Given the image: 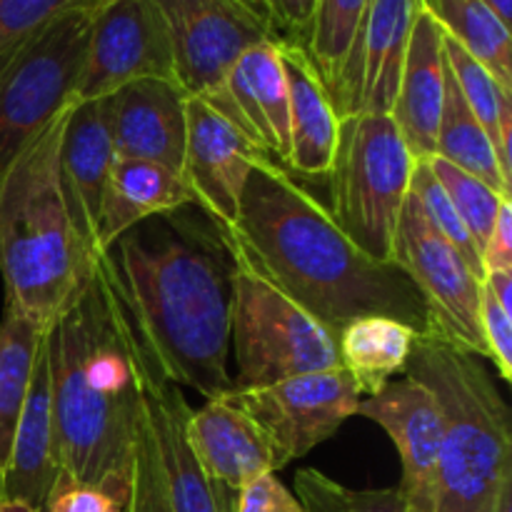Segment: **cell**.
<instances>
[{
  "mask_svg": "<svg viewBox=\"0 0 512 512\" xmlns=\"http://www.w3.org/2000/svg\"><path fill=\"white\" fill-rule=\"evenodd\" d=\"M98 258L160 373L205 400L228 395L238 275L228 230L185 205L125 230Z\"/></svg>",
  "mask_w": 512,
  "mask_h": 512,
  "instance_id": "6da1fadb",
  "label": "cell"
},
{
  "mask_svg": "<svg viewBox=\"0 0 512 512\" xmlns=\"http://www.w3.org/2000/svg\"><path fill=\"white\" fill-rule=\"evenodd\" d=\"M228 238L243 263L335 335L370 315L398 320L420 338L433 335L428 305L410 275L355 248L328 208L268 155L250 160Z\"/></svg>",
  "mask_w": 512,
  "mask_h": 512,
  "instance_id": "7a4b0ae2",
  "label": "cell"
},
{
  "mask_svg": "<svg viewBox=\"0 0 512 512\" xmlns=\"http://www.w3.org/2000/svg\"><path fill=\"white\" fill-rule=\"evenodd\" d=\"M60 475L113 495L125 510L143 418L138 335L100 258L45 328Z\"/></svg>",
  "mask_w": 512,
  "mask_h": 512,
  "instance_id": "3957f363",
  "label": "cell"
},
{
  "mask_svg": "<svg viewBox=\"0 0 512 512\" xmlns=\"http://www.w3.org/2000/svg\"><path fill=\"white\" fill-rule=\"evenodd\" d=\"M68 108L0 175V275L5 308L48 328L95 268L60 190V140Z\"/></svg>",
  "mask_w": 512,
  "mask_h": 512,
  "instance_id": "277c9868",
  "label": "cell"
},
{
  "mask_svg": "<svg viewBox=\"0 0 512 512\" xmlns=\"http://www.w3.org/2000/svg\"><path fill=\"white\" fill-rule=\"evenodd\" d=\"M403 375L423 383L440 408L433 512H495L512 478V415L490 370L475 355L428 335L415 340Z\"/></svg>",
  "mask_w": 512,
  "mask_h": 512,
  "instance_id": "5b68a950",
  "label": "cell"
},
{
  "mask_svg": "<svg viewBox=\"0 0 512 512\" xmlns=\"http://www.w3.org/2000/svg\"><path fill=\"white\" fill-rule=\"evenodd\" d=\"M418 158L390 115L340 120L330 180V218L355 248L378 263H393L400 213L410 195Z\"/></svg>",
  "mask_w": 512,
  "mask_h": 512,
  "instance_id": "8992f818",
  "label": "cell"
},
{
  "mask_svg": "<svg viewBox=\"0 0 512 512\" xmlns=\"http://www.w3.org/2000/svg\"><path fill=\"white\" fill-rule=\"evenodd\" d=\"M93 13H60L0 53V175L73 105Z\"/></svg>",
  "mask_w": 512,
  "mask_h": 512,
  "instance_id": "52a82bcc",
  "label": "cell"
},
{
  "mask_svg": "<svg viewBox=\"0 0 512 512\" xmlns=\"http://www.w3.org/2000/svg\"><path fill=\"white\" fill-rule=\"evenodd\" d=\"M238 255V253H235ZM233 388H260L340 368L338 335L238 258L230 313Z\"/></svg>",
  "mask_w": 512,
  "mask_h": 512,
  "instance_id": "ba28073f",
  "label": "cell"
},
{
  "mask_svg": "<svg viewBox=\"0 0 512 512\" xmlns=\"http://www.w3.org/2000/svg\"><path fill=\"white\" fill-rule=\"evenodd\" d=\"M173 48L175 83L235 125L228 78L253 45L278 40L240 0H155ZM238 128V125H235Z\"/></svg>",
  "mask_w": 512,
  "mask_h": 512,
  "instance_id": "9c48e42d",
  "label": "cell"
},
{
  "mask_svg": "<svg viewBox=\"0 0 512 512\" xmlns=\"http://www.w3.org/2000/svg\"><path fill=\"white\" fill-rule=\"evenodd\" d=\"M393 263L400 265L418 285L435 338L463 353L488 360L480 328L483 280L473 273L463 255L428 223L413 193L400 213L393 243Z\"/></svg>",
  "mask_w": 512,
  "mask_h": 512,
  "instance_id": "30bf717a",
  "label": "cell"
},
{
  "mask_svg": "<svg viewBox=\"0 0 512 512\" xmlns=\"http://www.w3.org/2000/svg\"><path fill=\"white\" fill-rule=\"evenodd\" d=\"M228 398L258 425L283 470L333 438L358 413L363 395L350 373L330 368L260 388H233Z\"/></svg>",
  "mask_w": 512,
  "mask_h": 512,
  "instance_id": "8fae6325",
  "label": "cell"
},
{
  "mask_svg": "<svg viewBox=\"0 0 512 512\" xmlns=\"http://www.w3.org/2000/svg\"><path fill=\"white\" fill-rule=\"evenodd\" d=\"M175 80L173 48L155 0H115L95 10L73 103L113 95L135 80Z\"/></svg>",
  "mask_w": 512,
  "mask_h": 512,
  "instance_id": "7c38bea8",
  "label": "cell"
},
{
  "mask_svg": "<svg viewBox=\"0 0 512 512\" xmlns=\"http://www.w3.org/2000/svg\"><path fill=\"white\" fill-rule=\"evenodd\" d=\"M420 10V0H370L338 83L330 90L340 120L390 115Z\"/></svg>",
  "mask_w": 512,
  "mask_h": 512,
  "instance_id": "4fadbf2b",
  "label": "cell"
},
{
  "mask_svg": "<svg viewBox=\"0 0 512 512\" xmlns=\"http://www.w3.org/2000/svg\"><path fill=\"white\" fill-rule=\"evenodd\" d=\"M138 335V330H135ZM140 398L143 418L150 430L160 473L173 512H228L233 493L215 488L195 458L188 440V418L193 408L183 398L180 385L170 383L138 338Z\"/></svg>",
  "mask_w": 512,
  "mask_h": 512,
  "instance_id": "5bb4252c",
  "label": "cell"
},
{
  "mask_svg": "<svg viewBox=\"0 0 512 512\" xmlns=\"http://www.w3.org/2000/svg\"><path fill=\"white\" fill-rule=\"evenodd\" d=\"M390 435L400 453V493L410 512H433L443 423L433 393L413 378L390 380L380 393L360 398L358 413Z\"/></svg>",
  "mask_w": 512,
  "mask_h": 512,
  "instance_id": "9a60e30c",
  "label": "cell"
},
{
  "mask_svg": "<svg viewBox=\"0 0 512 512\" xmlns=\"http://www.w3.org/2000/svg\"><path fill=\"white\" fill-rule=\"evenodd\" d=\"M185 155L183 180L195 205L228 230L238 218L240 195L248 178L250 160L260 150L200 98L185 103Z\"/></svg>",
  "mask_w": 512,
  "mask_h": 512,
  "instance_id": "2e32d148",
  "label": "cell"
},
{
  "mask_svg": "<svg viewBox=\"0 0 512 512\" xmlns=\"http://www.w3.org/2000/svg\"><path fill=\"white\" fill-rule=\"evenodd\" d=\"M115 163L108 98L73 103L60 140V190L85 253L98 260V223L105 185Z\"/></svg>",
  "mask_w": 512,
  "mask_h": 512,
  "instance_id": "e0dca14e",
  "label": "cell"
},
{
  "mask_svg": "<svg viewBox=\"0 0 512 512\" xmlns=\"http://www.w3.org/2000/svg\"><path fill=\"white\" fill-rule=\"evenodd\" d=\"M185 103L188 95L175 80L158 78L135 80L108 95L115 158L148 160L183 178Z\"/></svg>",
  "mask_w": 512,
  "mask_h": 512,
  "instance_id": "ac0fdd59",
  "label": "cell"
},
{
  "mask_svg": "<svg viewBox=\"0 0 512 512\" xmlns=\"http://www.w3.org/2000/svg\"><path fill=\"white\" fill-rule=\"evenodd\" d=\"M60 478L55 453L53 398H50V365L45 333L35 355L28 393L15 425L8 468L0 478V500L10 508L43 512L50 490Z\"/></svg>",
  "mask_w": 512,
  "mask_h": 512,
  "instance_id": "d6986e66",
  "label": "cell"
},
{
  "mask_svg": "<svg viewBox=\"0 0 512 512\" xmlns=\"http://www.w3.org/2000/svg\"><path fill=\"white\" fill-rule=\"evenodd\" d=\"M188 440L215 488L235 493L265 473H278L270 443L228 395L205 400L188 418Z\"/></svg>",
  "mask_w": 512,
  "mask_h": 512,
  "instance_id": "ffe728a7",
  "label": "cell"
},
{
  "mask_svg": "<svg viewBox=\"0 0 512 512\" xmlns=\"http://www.w3.org/2000/svg\"><path fill=\"white\" fill-rule=\"evenodd\" d=\"M228 93L240 133L268 158L288 163L290 108L288 80L278 40L253 45L228 78Z\"/></svg>",
  "mask_w": 512,
  "mask_h": 512,
  "instance_id": "44dd1931",
  "label": "cell"
},
{
  "mask_svg": "<svg viewBox=\"0 0 512 512\" xmlns=\"http://www.w3.org/2000/svg\"><path fill=\"white\" fill-rule=\"evenodd\" d=\"M278 48L290 108V153L285 165L308 178H325L338 150L340 115L303 45L278 40Z\"/></svg>",
  "mask_w": 512,
  "mask_h": 512,
  "instance_id": "7402d4cb",
  "label": "cell"
},
{
  "mask_svg": "<svg viewBox=\"0 0 512 512\" xmlns=\"http://www.w3.org/2000/svg\"><path fill=\"white\" fill-rule=\"evenodd\" d=\"M445 93L443 30L425 10L415 18L405 53L403 75L390 118L398 125L410 153L418 160L433 158L440 110Z\"/></svg>",
  "mask_w": 512,
  "mask_h": 512,
  "instance_id": "603a6c76",
  "label": "cell"
},
{
  "mask_svg": "<svg viewBox=\"0 0 512 512\" xmlns=\"http://www.w3.org/2000/svg\"><path fill=\"white\" fill-rule=\"evenodd\" d=\"M195 205L188 185L173 170L135 158H115L105 185L98 223V248L108 250L125 230L153 215Z\"/></svg>",
  "mask_w": 512,
  "mask_h": 512,
  "instance_id": "cb8c5ba5",
  "label": "cell"
},
{
  "mask_svg": "<svg viewBox=\"0 0 512 512\" xmlns=\"http://www.w3.org/2000/svg\"><path fill=\"white\" fill-rule=\"evenodd\" d=\"M420 335L398 320L358 318L338 335L340 368L350 373L360 395L380 393L408 365L413 345Z\"/></svg>",
  "mask_w": 512,
  "mask_h": 512,
  "instance_id": "d4e9b609",
  "label": "cell"
},
{
  "mask_svg": "<svg viewBox=\"0 0 512 512\" xmlns=\"http://www.w3.org/2000/svg\"><path fill=\"white\" fill-rule=\"evenodd\" d=\"M420 5L445 38L485 65L500 88L512 95L510 25L485 0H420Z\"/></svg>",
  "mask_w": 512,
  "mask_h": 512,
  "instance_id": "484cf974",
  "label": "cell"
},
{
  "mask_svg": "<svg viewBox=\"0 0 512 512\" xmlns=\"http://www.w3.org/2000/svg\"><path fill=\"white\" fill-rule=\"evenodd\" d=\"M435 155L483 180L503 198H510V180L500 170L490 135L465 103L448 63H445V93L438 135H435Z\"/></svg>",
  "mask_w": 512,
  "mask_h": 512,
  "instance_id": "4316f807",
  "label": "cell"
},
{
  "mask_svg": "<svg viewBox=\"0 0 512 512\" xmlns=\"http://www.w3.org/2000/svg\"><path fill=\"white\" fill-rule=\"evenodd\" d=\"M43 333V325L28 315L5 308L0 320V478L8 468L15 425L23 410Z\"/></svg>",
  "mask_w": 512,
  "mask_h": 512,
  "instance_id": "83f0119b",
  "label": "cell"
},
{
  "mask_svg": "<svg viewBox=\"0 0 512 512\" xmlns=\"http://www.w3.org/2000/svg\"><path fill=\"white\" fill-rule=\"evenodd\" d=\"M368 5L370 0H318L315 3L303 48L323 78L328 93L338 83L355 35L368 13Z\"/></svg>",
  "mask_w": 512,
  "mask_h": 512,
  "instance_id": "f1b7e54d",
  "label": "cell"
},
{
  "mask_svg": "<svg viewBox=\"0 0 512 512\" xmlns=\"http://www.w3.org/2000/svg\"><path fill=\"white\" fill-rule=\"evenodd\" d=\"M295 498L305 512H410L400 488L353 490L315 468L295 473Z\"/></svg>",
  "mask_w": 512,
  "mask_h": 512,
  "instance_id": "f546056e",
  "label": "cell"
},
{
  "mask_svg": "<svg viewBox=\"0 0 512 512\" xmlns=\"http://www.w3.org/2000/svg\"><path fill=\"white\" fill-rule=\"evenodd\" d=\"M425 163L430 165V170H433V175L438 178V183L443 185V190L448 193L450 203H453V208L458 210L460 220L465 223L470 238H473V243L478 245L480 258H483V248L485 243H488L490 233H493V225H495V218H498L500 205H503V200H510V198H503V195L495 193L490 185H485L483 180L465 173V170L455 168V165H450L448 160L438 158V155L425 158Z\"/></svg>",
  "mask_w": 512,
  "mask_h": 512,
  "instance_id": "4dcf8cb0",
  "label": "cell"
},
{
  "mask_svg": "<svg viewBox=\"0 0 512 512\" xmlns=\"http://www.w3.org/2000/svg\"><path fill=\"white\" fill-rule=\"evenodd\" d=\"M443 55L448 63L450 73H453L455 83H458L460 93H463L465 103L473 110L478 123L483 125L485 133L490 135V143L495 148V138H498V123L500 115L512 108V95L508 90L500 88L498 80L493 78L485 65H480L473 55L465 53L460 45L443 35Z\"/></svg>",
  "mask_w": 512,
  "mask_h": 512,
  "instance_id": "1f68e13d",
  "label": "cell"
},
{
  "mask_svg": "<svg viewBox=\"0 0 512 512\" xmlns=\"http://www.w3.org/2000/svg\"><path fill=\"white\" fill-rule=\"evenodd\" d=\"M410 193L418 198L428 223L433 225V228L438 230L460 255H463L465 263H468L470 268H473V273L483 280L485 270L478 245L473 243L468 228H465V223L460 220L458 210L453 208L448 193H445L443 185L438 183V178H435L433 170H430V165L425 163V160H418V163H415L413 178H410Z\"/></svg>",
  "mask_w": 512,
  "mask_h": 512,
  "instance_id": "d6a6232c",
  "label": "cell"
},
{
  "mask_svg": "<svg viewBox=\"0 0 512 512\" xmlns=\"http://www.w3.org/2000/svg\"><path fill=\"white\" fill-rule=\"evenodd\" d=\"M123 512H173L145 418H140L138 438H135L130 488Z\"/></svg>",
  "mask_w": 512,
  "mask_h": 512,
  "instance_id": "836d02e7",
  "label": "cell"
},
{
  "mask_svg": "<svg viewBox=\"0 0 512 512\" xmlns=\"http://www.w3.org/2000/svg\"><path fill=\"white\" fill-rule=\"evenodd\" d=\"M80 5L85 8V0H0V53Z\"/></svg>",
  "mask_w": 512,
  "mask_h": 512,
  "instance_id": "e575fe53",
  "label": "cell"
},
{
  "mask_svg": "<svg viewBox=\"0 0 512 512\" xmlns=\"http://www.w3.org/2000/svg\"><path fill=\"white\" fill-rule=\"evenodd\" d=\"M480 328H483L488 360H493L495 370L505 383L512 380V315L495 300L483 285L480 295Z\"/></svg>",
  "mask_w": 512,
  "mask_h": 512,
  "instance_id": "d590c367",
  "label": "cell"
},
{
  "mask_svg": "<svg viewBox=\"0 0 512 512\" xmlns=\"http://www.w3.org/2000/svg\"><path fill=\"white\" fill-rule=\"evenodd\" d=\"M228 512H305L300 500L275 478V473H265L253 483L235 490Z\"/></svg>",
  "mask_w": 512,
  "mask_h": 512,
  "instance_id": "8d00e7d4",
  "label": "cell"
},
{
  "mask_svg": "<svg viewBox=\"0 0 512 512\" xmlns=\"http://www.w3.org/2000/svg\"><path fill=\"white\" fill-rule=\"evenodd\" d=\"M43 512H123V505L105 490L60 475L45 500Z\"/></svg>",
  "mask_w": 512,
  "mask_h": 512,
  "instance_id": "74e56055",
  "label": "cell"
},
{
  "mask_svg": "<svg viewBox=\"0 0 512 512\" xmlns=\"http://www.w3.org/2000/svg\"><path fill=\"white\" fill-rule=\"evenodd\" d=\"M265 3L273 18L275 38L305 45L318 0H265Z\"/></svg>",
  "mask_w": 512,
  "mask_h": 512,
  "instance_id": "f35d334b",
  "label": "cell"
},
{
  "mask_svg": "<svg viewBox=\"0 0 512 512\" xmlns=\"http://www.w3.org/2000/svg\"><path fill=\"white\" fill-rule=\"evenodd\" d=\"M483 270H508L512 273V203L503 200L495 218L493 233L483 248Z\"/></svg>",
  "mask_w": 512,
  "mask_h": 512,
  "instance_id": "ab89813d",
  "label": "cell"
},
{
  "mask_svg": "<svg viewBox=\"0 0 512 512\" xmlns=\"http://www.w3.org/2000/svg\"><path fill=\"white\" fill-rule=\"evenodd\" d=\"M483 285L512 315V273H508V270H488L483 278Z\"/></svg>",
  "mask_w": 512,
  "mask_h": 512,
  "instance_id": "60d3db41",
  "label": "cell"
},
{
  "mask_svg": "<svg viewBox=\"0 0 512 512\" xmlns=\"http://www.w3.org/2000/svg\"><path fill=\"white\" fill-rule=\"evenodd\" d=\"M240 3H243L250 13L258 15V18L263 20L270 30H273V18H270V10H268V3H265V0H240ZM273 35H275V30H273Z\"/></svg>",
  "mask_w": 512,
  "mask_h": 512,
  "instance_id": "b9f144b4",
  "label": "cell"
},
{
  "mask_svg": "<svg viewBox=\"0 0 512 512\" xmlns=\"http://www.w3.org/2000/svg\"><path fill=\"white\" fill-rule=\"evenodd\" d=\"M495 512H512V478L503 485V490H500Z\"/></svg>",
  "mask_w": 512,
  "mask_h": 512,
  "instance_id": "7bdbcfd3",
  "label": "cell"
},
{
  "mask_svg": "<svg viewBox=\"0 0 512 512\" xmlns=\"http://www.w3.org/2000/svg\"><path fill=\"white\" fill-rule=\"evenodd\" d=\"M485 3H488L505 23H512V0H485Z\"/></svg>",
  "mask_w": 512,
  "mask_h": 512,
  "instance_id": "ee69618b",
  "label": "cell"
},
{
  "mask_svg": "<svg viewBox=\"0 0 512 512\" xmlns=\"http://www.w3.org/2000/svg\"><path fill=\"white\" fill-rule=\"evenodd\" d=\"M110 3H115V0H85V8H88L90 13H95V10L105 8V5H110Z\"/></svg>",
  "mask_w": 512,
  "mask_h": 512,
  "instance_id": "f6af8a7d",
  "label": "cell"
},
{
  "mask_svg": "<svg viewBox=\"0 0 512 512\" xmlns=\"http://www.w3.org/2000/svg\"><path fill=\"white\" fill-rule=\"evenodd\" d=\"M3 503V500H0ZM3 512H30V510H20V508H10V505H3Z\"/></svg>",
  "mask_w": 512,
  "mask_h": 512,
  "instance_id": "bcb514c9",
  "label": "cell"
},
{
  "mask_svg": "<svg viewBox=\"0 0 512 512\" xmlns=\"http://www.w3.org/2000/svg\"><path fill=\"white\" fill-rule=\"evenodd\" d=\"M0 512H3V503H0Z\"/></svg>",
  "mask_w": 512,
  "mask_h": 512,
  "instance_id": "7dc6e473",
  "label": "cell"
}]
</instances>
